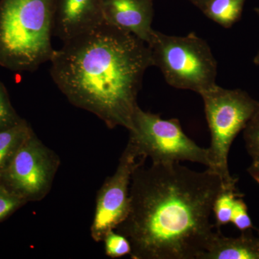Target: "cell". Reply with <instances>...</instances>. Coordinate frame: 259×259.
I'll return each instance as SVG.
<instances>
[{"label": "cell", "instance_id": "9", "mask_svg": "<svg viewBox=\"0 0 259 259\" xmlns=\"http://www.w3.org/2000/svg\"><path fill=\"white\" fill-rule=\"evenodd\" d=\"M103 0H57L54 35L63 42L104 23Z\"/></svg>", "mask_w": 259, "mask_h": 259}, {"label": "cell", "instance_id": "11", "mask_svg": "<svg viewBox=\"0 0 259 259\" xmlns=\"http://www.w3.org/2000/svg\"><path fill=\"white\" fill-rule=\"evenodd\" d=\"M199 259H259V238L252 234L251 229L237 238L224 236L217 229L209 248Z\"/></svg>", "mask_w": 259, "mask_h": 259}, {"label": "cell", "instance_id": "13", "mask_svg": "<svg viewBox=\"0 0 259 259\" xmlns=\"http://www.w3.org/2000/svg\"><path fill=\"white\" fill-rule=\"evenodd\" d=\"M245 0H205L197 8L207 18L224 28H231L241 18Z\"/></svg>", "mask_w": 259, "mask_h": 259}, {"label": "cell", "instance_id": "1", "mask_svg": "<svg viewBox=\"0 0 259 259\" xmlns=\"http://www.w3.org/2000/svg\"><path fill=\"white\" fill-rule=\"evenodd\" d=\"M224 187L208 168L142 162L131 178L128 215L115 231L128 239L132 258L199 259L215 236L210 216Z\"/></svg>", "mask_w": 259, "mask_h": 259}, {"label": "cell", "instance_id": "4", "mask_svg": "<svg viewBox=\"0 0 259 259\" xmlns=\"http://www.w3.org/2000/svg\"><path fill=\"white\" fill-rule=\"evenodd\" d=\"M147 45L153 66L170 86L200 95L216 84L217 61L208 44L194 32L176 36L154 30Z\"/></svg>", "mask_w": 259, "mask_h": 259}, {"label": "cell", "instance_id": "2", "mask_svg": "<svg viewBox=\"0 0 259 259\" xmlns=\"http://www.w3.org/2000/svg\"><path fill=\"white\" fill-rule=\"evenodd\" d=\"M50 73L70 103L96 115L110 129L134 128L151 50L133 34L104 22L54 50Z\"/></svg>", "mask_w": 259, "mask_h": 259}, {"label": "cell", "instance_id": "16", "mask_svg": "<svg viewBox=\"0 0 259 259\" xmlns=\"http://www.w3.org/2000/svg\"><path fill=\"white\" fill-rule=\"evenodd\" d=\"M23 120L12 105L8 90L0 81V131L16 125Z\"/></svg>", "mask_w": 259, "mask_h": 259}, {"label": "cell", "instance_id": "14", "mask_svg": "<svg viewBox=\"0 0 259 259\" xmlns=\"http://www.w3.org/2000/svg\"><path fill=\"white\" fill-rule=\"evenodd\" d=\"M239 197H243V194L238 192L237 185L224 187L218 194L212 208L215 217L214 226L217 229L220 230L221 226L231 223L235 201Z\"/></svg>", "mask_w": 259, "mask_h": 259}, {"label": "cell", "instance_id": "19", "mask_svg": "<svg viewBox=\"0 0 259 259\" xmlns=\"http://www.w3.org/2000/svg\"><path fill=\"white\" fill-rule=\"evenodd\" d=\"M243 197H237L235 201L231 218V223L241 232L254 228Z\"/></svg>", "mask_w": 259, "mask_h": 259}, {"label": "cell", "instance_id": "23", "mask_svg": "<svg viewBox=\"0 0 259 259\" xmlns=\"http://www.w3.org/2000/svg\"><path fill=\"white\" fill-rule=\"evenodd\" d=\"M258 236H259V229L258 230Z\"/></svg>", "mask_w": 259, "mask_h": 259}, {"label": "cell", "instance_id": "17", "mask_svg": "<svg viewBox=\"0 0 259 259\" xmlns=\"http://www.w3.org/2000/svg\"><path fill=\"white\" fill-rule=\"evenodd\" d=\"M25 204H27L26 201L13 193L0 182V223Z\"/></svg>", "mask_w": 259, "mask_h": 259}, {"label": "cell", "instance_id": "7", "mask_svg": "<svg viewBox=\"0 0 259 259\" xmlns=\"http://www.w3.org/2000/svg\"><path fill=\"white\" fill-rule=\"evenodd\" d=\"M60 158L33 131L0 177V182L27 203L38 202L52 188Z\"/></svg>", "mask_w": 259, "mask_h": 259}, {"label": "cell", "instance_id": "18", "mask_svg": "<svg viewBox=\"0 0 259 259\" xmlns=\"http://www.w3.org/2000/svg\"><path fill=\"white\" fill-rule=\"evenodd\" d=\"M243 131L245 148L248 154L253 159L259 158V109Z\"/></svg>", "mask_w": 259, "mask_h": 259}, {"label": "cell", "instance_id": "3", "mask_svg": "<svg viewBox=\"0 0 259 259\" xmlns=\"http://www.w3.org/2000/svg\"><path fill=\"white\" fill-rule=\"evenodd\" d=\"M57 0H0V66L35 71L50 61Z\"/></svg>", "mask_w": 259, "mask_h": 259}, {"label": "cell", "instance_id": "12", "mask_svg": "<svg viewBox=\"0 0 259 259\" xmlns=\"http://www.w3.org/2000/svg\"><path fill=\"white\" fill-rule=\"evenodd\" d=\"M33 130L26 120L0 131V177Z\"/></svg>", "mask_w": 259, "mask_h": 259}, {"label": "cell", "instance_id": "6", "mask_svg": "<svg viewBox=\"0 0 259 259\" xmlns=\"http://www.w3.org/2000/svg\"><path fill=\"white\" fill-rule=\"evenodd\" d=\"M128 141L140 157L152 163L191 161L208 168V148L200 147L184 133L178 119L163 120L160 115L143 110L139 106L134 117V128Z\"/></svg>", "mask_w": 259, "mask_h": 259}, {"label": "cell", "instance_id": "15", "mask_svg": "<svg viewBox=\"0 0 259 259\" xmlns=\"http://www.w3.org/2000/svg\"><path fill=\"white\" fill-rule=\"evenodd\" d=\"M103 242L105 243V253L110 258H120L131 254V245L128 239L115 230L107 233Z\"/></svg>", "mask_w": 259, "mask_h": 259}, {"label": "cell", "instance_id": "8", "mask_svg": "<svg viewBox=\"0 0 259 259\" xmlns=\"http://www.w3.org/2000/svg\"><path fill=\"white\" fill-rule=\"evenodd\" d=\"M146 160V158L140 157L128 141L115 173L107 177L97 192L90 229L91 237L95 242L103 241L107 233L115 230L128 215L131 178L136 167Z\"/></svg>", "mask_w": 259, "mask_h": 259}, {"label": "cell", "instance_id": "10", "mask_svg": "<svg viewBox=\"0 0 259 259\" xmlns=\"http://www.w3.org/2000/svg\"><path fill=\"white\" fill-rule=\"evenodd\" d=\"M153 0H103L105 23L133 34L146 44L153 32Z\"/></svg>", "mask_w": 259, "mask_h": 259}, {"label": "cell", "instance_id": "20", "mask_svg": "<svg viewBox=\"0 0 259 259\" xmlns=\"http://www.w3.org/2000/svg\"><path fill=\"white\" fill-rule=\"evenodd\" d=\"M247 171L259 185V158L253 159L250 166L248 167Z\"/></svg>", "mask_w": 259, "mask_h": 259}, {"label": "cell", "instance_id": "5", "mask_svg": "<svg viewBox=\"0 0 259 259\" xmlns=\"http://www.w3.org/2000/svg\"><path fill=\"white\" fill-rule=\"evenodd\" d=\"M211 134L208 167L222 179L225 187L237 185L231 175L228 154L238 134L259 109V102L243 90H228L217 83L200 94Z\"/></svg>", "mask_w": 259, "mask_h": 259}, {"label": "cell", "instance_id": "22", "mask_svg": "<svg viewBox=\"0 0 259 259\" xmlns=\"http://www.w3.org/2000/svg\"><path fill=\"white\" fill-rule=\"evenodd\" d=\"M189 1L193 3L195 6L198 7L199 5L202 4V3L205 1V0H189Z\"/></svg>", "mask_w": 259, "mask_h": 259}, {"label": "cell", "instance_id": "21", "mask_svg": "<svg viewBox=\"0 0 259 259\" xmlns=\"http://www.w3.org/2000/svg\"><path fill=\"white\" fill-rule=\"evenodd\" d=\"M254 11L259 17V8H255ZM253 63H254L255 65H259V51L258 53H257L256 55H255L254 59H253Z\"/></svg>", "mask_w": 259, "mask_h": 259}]
</instances>
